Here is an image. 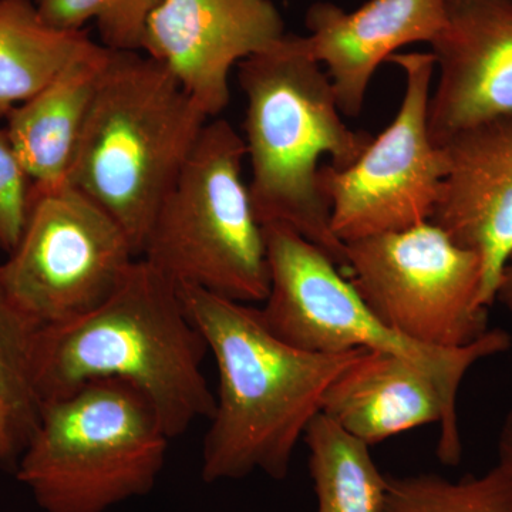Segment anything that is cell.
Listing matches in <instances>:
<instances>
[{"label":"cell","mask_w":512,"mask_h":512,"mask_svg":"<svg viewBox=\"0 0 512 512\" xmlns=\"http://www.w3.org/2000/svg\"><path fill=\"white\" fill-rule=\"evenodd\" d=\"M207 352L178 286L137 258L99 308L37 330L33 386L42 406L92 380H124L153 404L173 440L214 413L215 394L202 372Z\"/></svg>","instance_id":"obj_2"},{"label":"cell","mask_w":512,"mask_h":512,"mask_svg":"<svg viewBox=\"0 0 512 512\" xmlns=\"http://www.w3.org/2000/svg\"><path fill=\"white\" fill-rule=\"evenodd\" d=\"M111 49L89 43L40 92L6 116V133L36 188L67 184Z\"/></svg>","instance_id":"obj_16"},{"label":"cell","mask_w":512,"mask_h":512,"mask_svg":"<svg viewBox=\"0 0 512 512\" xmlns=\"http://www.w3.org/2000/svg\"><path fill=\"white\" fill-rule=\"evenodd\" d=\"M177 286L220 373L202 446V480L220 483L254 473L285 480L329 384L365 349L295 348L269 330L259 309L195 286Z\"/></svg>","instance_id":"obj_1"},{"label":"cell","mask_w":512,"mask_h":512,"mask_svg":"<svg viewBox=\"0 0 512 512\" xmlns=\"http://www.w3.org/2000/svg\"><path fill=\"white\" fill-rule=\"evenodd\" d=\"M441 147L448 170L430 222L480 256L491 308L512 256V119L468 127Z\"/></svg>","instance_id":"obj_13"},{"label":"cell","mask_w":512,"mask_h":512,"mask_svg":"<svg viewBox=\"0 0 512 512\" xmlns=\"http://www.w3.org/2000/svg\"><path fill=\"white\" fill-rule=\"evenodd\" d=\"M161 0H35L53 28L82 30L96 22L101 45L119 52H141L151 13Z\"/></svg>","instance_id":"obj_21"},{"label":"cell","mask_w":512,"mask_h":512,"mask_svg":"<svg viewBox=\"0 0 512 512\" xmlns=\"http://www.w3.org/2000/svg\"><path fill=\"white\" fill-rule=\"evenodd\" d=\"M316 512H384L387 483L370 447L319 413L303 436Z\"/></svg>","instance_id":"obj_18"},{"label":"cell","mask_w":512,"mask_h":512,"mask_svg":"<svg viewBox=\"0 0 512 512\" xmlns=\"http://www.w3.org/2000/svg\"><path fill=\"white\" fill-rule=\"evenodd\" d=\"M35 325L12 302L0 276V413L25 447L39 420L33 386Z\"/></svg>","instance_id":"obj_20"},{"label":"cell","mask_w":512,"mask_h":512,"mask_svg":"<svg viewBox=\"0 0 512 512\" xmlns=\"http://www.w3.org/2000/svg\"><path fill=\"white\" fill-rule=\"evenodd\" d=\"M208 116L163 64L111 50L67 184L107 212L138 258Z\"/></svg>","instance_id":"obj_4"},{"label":"cell","mask_w":512,"mask_h":512,"mask_svg":"<svg viewBox=\"0 0 512 512\" xmlns=\"http://www.w3.org/2000/svg\"><path fill=\"white\" fill-rule=\"evenodd\" d=\"M389 60L406 76L396 117L355 164L319 168L333 234L345 245L429 222L448 170L446 150L434 144L429 128L433 53H396Z\"/></svg>","instance_id":"obj_10"},{"label":"cell","mask_w":512,"mask_h":512,"mask_svg":"<svg viewBox=\"0 0 512 512\" xmlns=\"http://www.w3.org/2000/svg\"><path fill=\"white\" fill-rule=\"evenodd\" d=\"M498 466L512 477V409L507 413L498 436Z\"/></svg>","instance_id":"obj_23"},{"label":"cell","mask_w":512,"mask_h":512,"mask_svg":"<svg viewBox=\"0 0 512 512\" xmlns=\"http://www.w3.org/2000/svg\"><path fill=\"white\" fill-rule=\"evenodd\" d=\"M35 183L23 167L5 128H0V248L10 252L18 245L30 208Z\"/></svg>","instance_id":"obj_22"},{"label":"cell","mask_w":512,"mask_h":512,"mask_svg":"<svg viewBox=\"0 0 512 512\" xmlns=\"http://www.w3.org/2000/svg\"><path fill=\"white\" fill-rule=\"evenodd\" d=\"M285 36L272 0H161L141 52L163 64L210 119L231 101L232 67Z\"/></svg>","instance_id":"obj_11"},{"label":"cell","mask_w":512,"mask_h":512,"mask_svg":"<svg viewBox=\"0 0 512 512\" xmlns=\"http://www.w3.org/2000/svg\"><path fill=\"white\" fill-rule=\"evenodd\" d=\"M22 453L18 437L8 419L0 413V461H10Z\"/></svg>","instance_id":"obj_24"},{"label":"cell","mask_w":512,"mask_h":512,"mask_svg":"<svg viewBox=\"0 0 512 512\" xmlns=\"http://www.w3.org/2000/svg\"><path fill=\"white\" fill-rule=\"evenodd\" d=\"M245 158L244 138L231 123L208 121L161 202L140 258L175 285L265 302L268 255L244 180Z\"/></svg>","instance_id":"obj_6"},{"label":"cell","mask_w":512,"mask_h":512,"mask_svg":"<svg viewBox=\"0 0 512 512\" xmlns=\"http://www.w3.org/2000/svg\"><path fill=\"white\" fill-rule=\"evenodd\" d=\"M320 413L372 447L406 431L439 424L437 457L457 466L463 456L458 414L439 384L402 356L363 350L329 384Z\"/></svg>","instance_id":"obj_14"},{"label":"cell","mask_w":512,"mask_h":512,"mask_svg":"<svg viewBox=\"0 0 512 512\" xmlns=\"http://www.w3.org/2000/svg\"><path fill=\"white\" fill-rule=\"evenodd\" d=\"M238 67L256 217L262 227L291 228L346 271V245L333 234L319 188V161L329 157L332 167L345 170L365 153L372 134L343 123L328 73L303 52L299 36L286 35Z\"/></svg>","instance_id":"obj_3"},{"label":"cell","mask_w":512,"mask_h":512,"mask_svg":"<svg viewBox=\"0 0 512 512\" xmlns=\"http://www.w3.org/2000/svg\"><path fill=\"white\" fill-rule=\"evenodd\" d=\"M92 42L53 28L32 0H0V119L29 100Z\"/></svg>","instance_id":"obj_17"},{"label":"cell","mask_w":512,"mask_h":512,"mask_svg":"<svg viewBox=\"0 0 512 512\" xmlns=\"http://www.w3.org/2000/svg\"><path fill=\"white\" fill-rule=\"evenodd\" d=\"M495 302H500L512 315V256L505 265L503 275H501L500 282H498Z\"/></svg>","instance_id":"obj_25"},{"label":"cell","mask_w":512,"mask_h":512,"mask_svg":"<svg viewBox=\"0 0 512 512\" xmlns=\"http://www.w3.org/2000/svg\"><path fill=\"white\" fill-rule=\"evenodd\" d=\"M384 512H512V477L495 466L481 476L390 477Z\"/></svg>","instance_id":"obj_19"},{"label":"cell","mask_w":512,"mask_h":512,"mask_svg":"<svg viewBox=\"0 0 512 512\" xmlns=\"http://www.w3.org/2000/svg\"><path fill=\"white\" fill-rule=\"evenodd\" d=\"M431 46L439 69L429 103L434 144L512 119V0H448L446 26Z\"/></svg>","instance_id":"obj_12"},{"label":"cell","mask_w":512,"mask_h":512,"mask_svg":"<svg viewBox=\"0 0 512 512\" xmlns=\"http://www.w3.org/2000/svg\"><path fill=\"white\" fill-rule=\"evenodd\" d=\"M448 0H369L345 12L333 3H315L306 13L303 52L328 67L339 109L357 117L380 64L412 43H433L447 23Z\"/></svg>","instance_id":"obj_15"},{"label":"cell","mask_w":512,"mask_h":512,"mask_svg":"<svg viewBox=\"0 0 512 512\" xmlns=\"http://www.w3.org/2000/svg\"><path fill=\"white\" fill-rule=\"evenodd\" d=\"M264 234L269 293L259 311L269 330L295 348L402 356L436 380L456 414L458 392L471 367L511 349L510 333L500 328L464 348H431L404 338L366 305L322 249L285 225H264Z\"/></svg>","instance_id":"obj_7"},{"label":"cell","mask_w":512,"mask_h":512,"mask_svg":"<svg viewBox=\"0 0 512 512\" xmlns=\"http://www.w3.org/2000/svg\"><path fill=\"white\" fill-rule=\"evenodd\" d=\"M137 258L119 224L83 192L35 187L25 231L0 276L16 308L43 329L99 308Z\"/></svg>","instance_id":"obj_9"},{"label":"cell","mask_w":512,"mask_h":512,"mask_svg":"<svg viewBox=\"0 0 512 512\" xmlns=\"http://www.w3.org/2000/svg\"><path fill=\"white\" fill-rule=\"evenodd\" d=\"M170 440L140 390L92 380L40 406L16 476L45 512H106L153 490Z\"/></svg>","instance_id":"obj_5"},{"label":"cell","mask_w":512,"mask_h":512,"mask_svg":"<svg viewBox=\"0 0 512 512\" xmlns=\"http://www.w3.org/2000/svg\"><path fill=\"white\" fill-rule=\"evenodd\" d=\"M350 284L404 338L431 348H464L490 330L480 256L433 222L346 244Z\"/></svg>","instance_id":"obj_8"}]
</instances>
